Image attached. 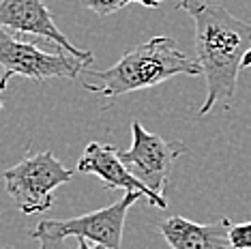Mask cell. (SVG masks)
Returning <instances> with one entry per match:
<instances>
[{
    "label": "cell",
    "instance_id": "6da1fadb",
    "mask_svg": "<svg viewBox=\"0 0 251 249\" xmlns=\"http://www.w3.org/2000/svg\"><path fill=\"white\" fill-rule=\"evenodd\" d=\"M178 11L196 24V60L206 80V99L200 116H206L219 101L230 103L236 93L238 71L251 50V24L227 11L219 0H180Z\"/></svg>",
    "mask_w": 251,
    "mask_h": 249
},
{
    "label": "cell",
    "instance_id": "7a4b0ae2",
    "mask_svg": "<svg viewBox=\"0 0 251 249\" xmlns=\"http://www.w3.org/2000/svg\"><path fill=\"white\" fill-rule=\"evenodd\" d=\"M176 75H202V67L180 52L174 39L152 37L135 45L105 71H86L82 86L103 97H121L135 90L152 88Z\"/></svg>",
    "mask_w": 251,
    "mask_h": 249
},
{
    "label": "cell",
    "instance_id": "3957f363",
    "mask_svg": "<svg viewBox=\"0 0 251 249\" xmlns=\"http://www.w3.org/2000/svg\"><path fill=\"white\" fill-rule=\"evenodd\" d=\"M140 198L144 196L138 191H125L121 200L101 211L79 215L73 219H43L30 232V236L39 241V249H56L69 236L84 239L105 249H121L125 219H127L129 208Z\"/></svg>",
    "mask_w": 251,
    "mask_h": 249
},
{
    "label": "cell",
    "instance_id": "277c9868",
    "mask_svg": "<svg viewBox=\"0 0 251 249\" xmlns=\"http://www.w3.org/2000/svg\"><path fill=\"white\" fill-rule=\"evenodd\" d=\"M2 178L7 194L18 211L24 215H35L52 208L54 191L73 178V170L62 166L52 150H43L37 155L26 152L20 163L4 170Z\"/></svg>",
    "mask_w": 251,
    "mask_h": 249
},
{
    "label": "cell",
    "instance_id": "5b68a950",
    "mask_svg": "<svg viewBox=\"0 0 251 249\" xmlns=\"http://www.w3.org/2000/svg\"><path fill=\"white\" fill-rule=\"evenodd\" d=\"M131 133H133L131 149L118 150V155L135 178H140L152 194L163 196L174 161L182 152H187L185 144L176 140H163L146 131L140 121L131 123Z\"/></svg>",
    "mask_w": 251,
    "mask_h": 249
},
{
    "label": "cell",
    "instance_id": "8992f818",
    "mask_svg": "<svg viewBox=\"0 0 251 249\" xmlns=\"http://www.w3.org/2000/svg\"><path fill=\"white\" fill-rule=\"evenodd\" d=\"M0 65L13 75L45 82L52 80V77L73 80L86 69L88 62L79 60L67 52H43V50H39V45L18 39L4 28H0Z\"/></svg>",
    "mask_w": 251,
    "mask_h": 249
},
{
    "label": "cell",
    "instance_id": "52a82bcc",
    "mask_svg": "<svg viewBox=\"0 0 251 249\" xmlns=\"http://www.w3.org/2000/svg\"><path fill=\"white\" fill-rule=\"evenodd\" d=\"M0 28L11 35H32L58 45L62 52L86 60L88 65L95 60L93 52L75 48L56 26L52 11L43 4V0H0Z\"/></svg>",
    "mask_w": 251,
    "mask_h": 249
},
{
    "label": "cell",
    "instance_id": "ba28073f",
    "mask_svg": "<svg viewBox=\"0 0 251 249\" xmlns=\"http://www.w3.org/2000/svg\"><path fill=\"white\" fill-rule=\"evenodd\" d=\"M77 172L82 174H93L101 180L103 189H123V191H138L144 198H148L152 206L165 208L168 200L163 196L152 194L148 187L131 174V170L125 166L118 149L112 144H101V142H88L84 149L82 157L77 161Z\"/></svg>",
    "mask_w": 251,
    "mask_h": 249
},
{
    "label": "cell",
    "instance_id": "9c48e42d",
    "mask_svg": "<svg viewBox=\"0 0 251 249\" xmlns=\"http://www.w3.org/2000/svg\"><path fill=\"white\" fill-rule=\"evenodd\" d=\"M230 228L232 222L227 217H219L210 224H196L174 215L159 224V232L172 249H234Z\"/></svg>",
    "mask_w": 251,
    "mask_h": 249
},
{
    "label": "cell",
    "instance_id": "30bf717a",
    "mask_svg": "<svg viewBox=\"0 0 251 249\" xmlns=\"http://www.w3.org/2000/svg\"><path fill=\"white\" fill-rule=\"evenodd\" d=\"M84 4L97 13L99 18H107V15L116 13V11H121L123 7H127L129 0H84Z\"/></svg>",
    "mask_w": 251,
    "mask_h": 249
},
{
    "label": "cell",
    "instance_id": "8fae6325",
    "mask_svg": "<svg viewBox=\"0 0 251 249\" xmlns=\"http://www.w3.org/2000/svg\"><path fill=\"white\" fill-rule=\"evenodd\" d=\"M230 241L234 249H251V222L232 224Z\"/></svg>",
    "mask_w": 251,
    "mask_h": 249
},
{
    "label": "cell",
    "instance_id": "7c38bea8",
    "mask_svg": "<svg viewBox=\"0 0 251 249\" xmlns=\"http://www.w3.org/2000/svg\"><path fill=\"white\" fill-rule=\"evenodd\" d=\"M11 75H13V73H9L2 65H0V110L4 107V105H2V93H4V88H7V84H9V80H11Z\"/></svg>",
    "mask_w": 251,
    "mask_h": 249
},
{
    "label": "cell",
    "instance_id": "4fadbf2b",
    "mask_svg": "<svg viewBox=\"0 0 251 249\" xmlns=\"http://www.w3.org/2000/svg\"><path fill=\"white\" fill-rule=\"evenodd\" d=\"M131 2H138V4H144V7H151V9H157L161 2H168V0H129Z\"/></svg>",
    "mask_w": 251,
    "mask_h": 249
},
{
    "label": "cell",
    "instance_id": "5bb4252c",
    "mask_svg": "<svg viewBox=\"0 0 251 249\" xmlns=\"http://www.w3.org/2000/svg\"><path fill=\"white\" fill-rule=\"evenodd\" d=\"M77 245L84 247V249H105V247H101V245H90V243L84 241V239H77Z\"/></svg>",
    "mask_w": 251,
    "mask_h": 249
},
{
    "label": "cell",
    "instance_id": "9a60e30c",
    "mask_svg": "<svg viewBox=\"0 0 251 249\" xmlns=\"http://www.w3.org/2000/svg\"><path fill=\"white\" fill-rule=\"evenodd\" d=\"M251 67V50H249V54L245 56V60H243V69H249Z\"/></svg>",
    "mask_w": 251,
    "mask_h": 249
},
{
    "label": "cell",
    "instance_id": "2e32d148",
    "mask_svg": "<svg viewBox=\"0 0 251 249\" xmlns=\"http://www.w3.org/2000/svg\"><path fill=\"white\" fill-rule=\"evenodd\" d=\"M79 249H84V247H79Z\"/></svg>",
    "mask_w": 251,
    "mask_h": 249
}]
</instances>
